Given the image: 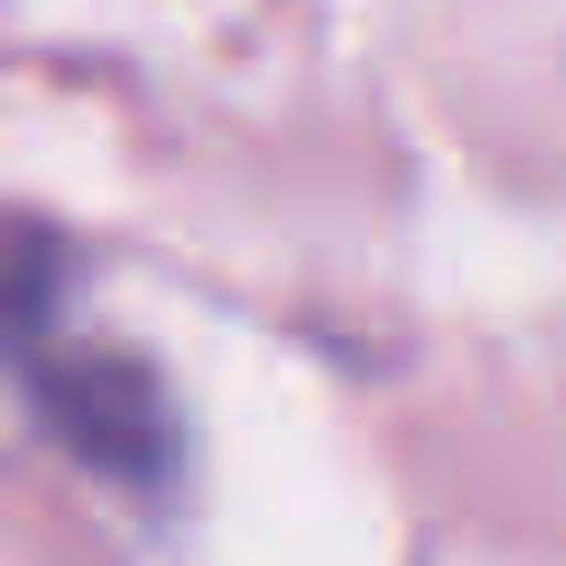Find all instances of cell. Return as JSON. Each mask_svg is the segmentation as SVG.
<instances>
[{"mask_svg": "<svg viewBox=\"0 0 566 566\" xmlns=\"http://www.w3.org/2000/svg\"><path fill=\"white\" fill-rule=\"evenodd\" d=\"M23 394H35V417L70 440V462L82 474H105V485H139V497H163L174 485V405H163V381L139 370L127 347H59L46 336V301H23Z\"/></svg>", "mask_w": 566, "mask_h": 566, "instance_id": "1", "label": "cell"}]
</instances>
